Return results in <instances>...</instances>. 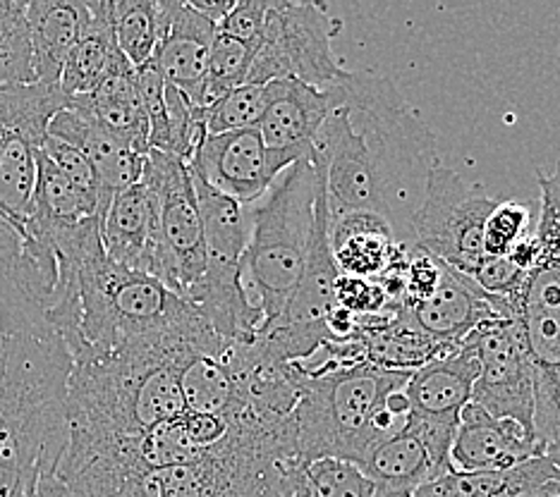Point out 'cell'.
I'll use <instances>...</instances> for the list:
<instances>
[{"mask_svg": "<svg viewBox=\"0 0 560 497\" xmlns=\"http://www.w3.org/2000/svg\"><path fill=\"white\" fill-rule=\"evenodd\" d=\"M56 257L0 215V497H27L68 448L72 354L50 326Z\"/></svg>", "mask_w": 560, "mask_h": 497, "instance_id": "obj_1", "label": "cell"}, {"mask_svg": "<svg viewBox=\"0 0 560 497\" xmlns=\"http://www.w3.org/2000/svg\"><path fill=\"white\" fill-rule=\"evenodd\" d=\"M330 88L336 106L316 139L328 213H376L402 247H415L417 211L441 165L436 134L388 76L350 72Z\"/></svg>", "mask_w": 560, "mask_h": 497, "instance_id": "obj_2", "label": "cell"}, {"mask_svg": "<svg viewBox=\"0 0 560 497\" xmlns=\"http://www.w3.org/2000/svg\"><path fill=\"white\" fill-rule=\"evenodd\" d=\"M54 253L58 265L70 268L78 285L80 323L78 335L68 344L72 356L108 352L137 338L213 333L195 304L156 277L108 259L101 223L84 227L70 245Z\"/></svg>", "mask_w": 560, "mask_h": 497, "instance_id": "obj_3", "label": "cell"}, {"mask_svg": "<svg viewBox=\"0 0 560 497\" xmlns=\"http://www.w3.org/2000/svg\"><path fill=\"white\" fill-rule=\"evenodd\" d=\"M295 368L300 400L292 418L302 462L342 459L354 466L378 442L372 424L381 404L412 376L374 364L342 366L330 354L316 366Z\"/></svg>", "mask_w": 560, "mask_h": 497, "instance_id": "obj_4", "label": "cell"}, {"mask_svg": "<svg viewBox=\"0 0 560 497\" xmlns=\"http://www.w3.org/2000/svg\"><path fill=\"white\" fill-rule=\"evenodd\" d=\"M326 182L322 156L292 163L249 211V245L245 251V283L264 313V328L273 326L295 289L307 263L316 223V199ZM259 330V333H261Z\"/></svg>", "mask_w": 560, "mask_h": 497, "instance_id": "obj_5", "label": "cell"}, {"mask_svg": "<svg viewBox=\"0 0 560 497\" xmlns=\"http://www.w3.org/2000/svg\"><path fill=\"white\" fill-rule=\"evenodd\" d=\"M342 22L326 3L269 0L264 29L247 84L298 80L314 88H330L348 80V70L334 56V38Z\"/></svg>", "mask_w": 560, "mask_h": 497, "instance_id": "obj_6", "label": "cell"}, {"mask_svg": "<svg viewBox=\"0 0 560 497\" xmlns=\"http://www.w3.org/2000/svg\"><path fill=\"white\" fill-rule=\"evenodd\" d=\"M499 206L481 185H467L453 168L439 165L429 177L427 194L415 218V247L472 275L489 257L483 253V227Z\"/></svg>", "mask_w": 560, "mask_h": 497, "instance_id": "obj_7", "label": "cell"}, {"mask_svg": "<svg viewBox=\"0 0 560 497\" xmlns=\"http://www.w3.org/2000/svg\"><path fill=\"white\" fill-rule=\"evenodd\" d=\"M142 182L156 197L161 245L171 265V289L185 299L207 271V247L192 175L180 158L149 151Z\"/></svg>", "mask_w": 560, "mask_h": 497, "instance_id": "obj_8", "label": "cell"}, {"mask_svg": "<svg viewBox=\"0 0 560 497\" xmlns=\"http://www.w3.org/2000/svg\"><path fill=\"white\" fill-rule=\"evenodd\" d=\"M475 352L479 378L472 402L493 418L515 421L534 436V368L517 321H489L463 342Z\"/></svg>", "mask_w": 560, "mask_h": 497, "instance_id": "obj_9", "label": "cell"}, {"mask_svg": "<svg viewBox=\"0 0 560 497\" xmlns=\"http://www.w3.org/2000/svg\"><path fill=\"white\" fill-rule=\"evenodd\" d=\"M290 161L264 144L259 130L203 134L187 168L219 194L242 206L259 203Z\"/></svg>", "mask_w": 560, "mask_h": 497, "instance_id": "obj_10", "label": "cell"}, {"mask_svg": "<svg viewBox=\"0 0 560 497\" xmlns=\"http://www.w3.org/2000/svg\"><path fill=\"white\" fill-rule=\"evenodd\" d=\"M101 241L108 259L156 277L171 289V265L161 245L156 197L142 180L113 197L101 221Z\"/></svg>", "mask_w": 560, "mask_h": 497, "instance_id": "obj_11", "label": "cell"}, {"mask_svg": "<svg viewBox=\"0 0 560 497\" xmlns=\"http://www.w3.org/2000/svg\"><path fill=\"white\" fill-rule=\"evenodd\" d=\"M266 86V108L257 130L264 144L290 163L316 161L322 127L336 106L334 88H314L298 80H273Z\"/></svg>", "mask_w": 560, "mask_h": 497, "instance_id": "obj_12", "label": "cell"}, {"mask_svg": "<svg viewBox=\"0 0 560 497\" xmlns=\"http://www.w3.org/2000/svg\"><path fill=\"white\" fill-rule=\"evenodd\" d=\"M219 27L185 0H159V44L151 58L165 84L201 108L209 50Z\"/></svg>", "mask_w": 560, "mask_h": 497, "instance_id": "obj_13", "label": "cell"}, {"mask_svg": "<svg viewBox=\"0 0 560 497\" xmlns=\"http://www.w3.org/2000/svg\"><path fill=\"white\" fill-rule=\"evenodd\" d=\"M48 137L72 144L92 163L98 182V221H104L113 197L142 180L147 153L137 151L125 139L106 130L104 125L96 122L84 110L68 104V108H62L50 120Z\"/></svg>", "mask_w": 560, "mask_h": 497, "instance_id": "obj_14", "label": "cell"}, {"mask_svg": "<svg viewBox=\"0 0 560 497\" xmlns=\"http://www.w3.org/2000/svg\"><path fill=\"white\" fill-rule=\"evenodd\" d=\"M400 313L445 350H457L479 326L501 318L472 277L445 263L434 295L415 306H400Z\"/></svg>", "mask_w": 560, "mask_h": 497, "instance_id": "obj_15", "label": "cell"}, {"mask_svg": "<svg viewBox=\"0 0 560 497\" xmlns=\"http://www.w3.org/2000/svg\"><path fill=\"white\" fill-rule=\"evenodd\" d=\"M546 454L537 438L515 421L493 418L479 404L469 402L455 428L451 464L463 474L508 471L527 459Z\"/></svg>", "mask_w": 560, "mask_h": 497, "instance_id": "obj_16", "label": "cell"}, {"mask_svg": "<svg viewBox=\"0 0 560 497\" xmlns=\"http://www.w3.org/2000/svg\"><path fill=\"white\" fill-rule=\"evenodd\" d=\"M328 241L340 275L381 280L405 271L415 247H402L388 221L369 211L328 213Z\"/></svg>", "mask_w": 560, "mask_h": 497, "instance_id": "obj_17", "label": "cell"}, {"mask_svg": "<svg viewBox=\"0 0 560 497\" xmlns=\"http://www.w3.org/2000/svg\"><path fill=\"white\" fill-rule=\"evenodd\" d=\"M477 378V356L467 344H460L457 350L417 368L407 380L405 394L415 416L431 421V424L457 428L463 410L472 402Z\"/></svg>", "mask_w": 560, "mask_h": 497, "instance_id": "obj_18", "label": "cell"}, {"mask_svg": "<svg viewBox=\"0 0 560 497\" xmlns=\"http://www.w3.org/2000/svg\"><path fill=\"white\" fill-rule=\"evenodd\" d=\"M185 412L233 418L252 412L249 394L235 356V344L223 352H192L180 366Z\"/></svg>", "mask_w": 560, "mask_h": 497, "instance_id": "obj_19", "label": "cell"}, {"mask_svg": "<svg viewBox=\"0 0 560 497\" xmlns=\"http://www.w3.org/2000/svg\"><path fill=\"white\" fill-rule=\"evenodd\" d=\"M362 474L374 483L376 490L415 493L424 483L451 474L431 452L422 426L410 414L405 426L381 440L358 464Z\"/></svg>", "mask_w": 560, "mask_h": 497, "instance_id": "obj_20", "label": "cell"}, {"mask_svg": "<svg viewBox=\"0 0 560 497\" xmlns=\"http://www.w3.org/2000/svg\"><path fill=\"white\" fill-rule=\"evenodd\" d=\"M70 106L92 115L96 122L125 139L137 151L149 153V122L142 98H139L137 70L122 54L113 60L110 70L94 92L70 98Z\"/></svg>", "mask_w": 560, "mask_h": 497, "instance_id": "obj_21", "label": "cell"}, {"mask_svg": "<svg viewBox=\"0 0 560 497\" xmlns=\"http://www.w3.org/2000/svg\"><path fill=\"white\" fill-rule=\"evenodd\" d=\"M84 0H27V27L36 84L60 86V72L78 42Z\"/></svg>", "mask_w": 560, "mask_h": 497, "instance_id": "obj_22", "label": "cell"}, {"mask_svg": "<svg viewBox=\"0 0 560 497\" xmlns=\"http://www.w3.org/2000/svg\"><path fill=\"white\" fill-rule=\"evenodd\" d=\"M192 185L203 227V247H207V271H242V268H245V251L249 245L252 227L247 206L219 194V191L211 189L207 182H201L197 175H192Z\"/></svg>", "mask_w": 560, "mask_h": 497, "instance_id": "obj_23", "label": "cell"}, {"mask_svg": "<svg viewBox=\"0 0 560 497\" xmlns=\"http://www.w3.org/2000/svg\"><path fill=\"white\" fill-rule=\"evenodd\" d=\"M84 5L80 36L60 72V92L68 98L92 94L120 54L113 36L110 0H84Z\"/></svg>", "mask_w": 560, "mask_h": 497, "instance_id": "obj_24", "label": "cell"}, {"mask_svg": "<svg viewBox=\"0 0 560 497\" xmlns=\"http://www.w3.org/2000/svg\"><path fill=\"white\" fill-rule=\"evenodd\" d=\"M553 478H558V469L549 457L541 454L508 471H481V474L451 471L419 486L412 497H520Z\"/></svg>", "mask_w": 560, "mask_h": 497, "instance_id": "obj_25", "label": "cell"}, {"mask_svg": "<svg viewBox=\"0 0 560 497\" xmlns=\"http://www.w3.org/2000/svg\"><path fill=\"white\" fill-rule=\"evenodd\" d=\"M36 153L39 149L20 137H10L0 151V215L18 229H24L32 215Z\"/></svg>", "mask_w": 560, "mask_h": 497, "instance_id": "obj_26", "label": "cell"}, {"mask_svg": "<svg viewBox=\"0 0 560 497\" xmlns=\"http://www.w3.org/2000/svg\"><path fill=\"white\" fill-rule=\"evenodd\" d=\"M374 483L342 459L302 462L288 478L283 497H374Z\"/></svg>", "mask_w": 560, "mask_h": 497, "instance_id": "obj_27", "label": "cell"}, {"mask_svg": "<svg viewBox=\"0 0 560 497\" xmlns=\"http://www.w3.org/2000/svg\"><path fill=\"white\" fill-rule=\"evenodd\" d=\"M113 36L135 70L154 58L159 44V0H110Z\"/></svg>", "mask_w": 560, "mask_h": 497, "instance_id": "obj_28", "label": "cell"}, {"mask_svg": "<svg viewBox=\"0 0 560 497\" xmlns=\"http://www.w3.org/2000/svg\"><path fill=\"white\" fill-rule=\"evenodd\" d=\"M254 56H257V48L254 46L240 42V38L225 32H215L209 50L201 108H207L213 100L231 94L233 88L247 84L254 66Z\"/></svg>", "mask_w": 560, "mask_h": 497, "instance_id": "obj_29", "label": "cell"}, {"mask_svg": "<svg viewBox=\"0 0 560 497\" xmlns=\"http://www.w3.org/2000/svg\"><path fill=\"white\" fill-rule=\"evenodd\" d=\"M0 84H36L27 0H0Z\"/></svg>", "mask_w": 560, "mask_h": 497, "instance_id": "obj_30", "label": "cell"}, {"mask_svg": "<svg viewBox=\"0 0 560 497\" xmlns=\"http://www.w3.org/2000/svg\"><path fill=\"white\" fill-rule=\"evenodd\" d=\"M266 108V86L242 84L231 94L199 108V118L207 134H225L240 130H257Z\"/></svg>", "mask_w": 560, "mask_h": 497, "instance_id": "obj_31", "label": "cell"}, {"mask_svg": "<svg viewBox=\"0 0 560 497\" xmlns=\"http://www.w3.org/2000/svg\"><path fill=\"white\" fill-rule=\"evenodd\" d=\"M534 201H499L483 227V253L487 257H508L522 239L534 233Z\"/></svg>", "mask_w": 560, "mask_h": 497, "instance_id": "obj_32", "label": "cell"}, {"mask_svg": "<svg viewBox=\"0 0 560 497\" xmlns=\"http://www.w3.org/2000/svg\"><path fill=\"white\" fill-rule=\"evenodd\" d=\"M539 218L534 225V239L539 247L537 268H560V161L549 175L539 173Z\"/></svg>", "mask_w": 560, "mask_h": 497, "instance_id": "obj_33", "label": "cell"}, {"mask_svg": "<svg viewBox=\"0 0 560 497\" xmlns=\"http://www.w3.org/2000/svg\"><path fill=\"white\" fill-rule=\"evenodd\" d=\"M336 306H340V309H346L358 318L396 316L400 311L396 304H390L386 289L381 287L378 280H364V277H350V275L338 277Z\"/></svg>", "mask_w": 560, "mask_h": 497, "instance_id": "obj_34", "label": "cell"}, {"mask_svg": "<svg viewBox=\"0 0 560 497\" xmlns=\"http://www.w3.org/2000/svg\"><path fill=\"white\" fill-rule=\"evenodd\" d=\"M42 153H46V156L54 161L62 173H66V177L72 185H78L82 191H86V194L98 199L96 173L92 168V163L82 156V151H78L68 142H62V139L46 134L44 144H42Z\"/></svg>", "mask_w": 560, "mask_h": 497, "instance_id": "obj_35", "label": "cell"}, {"mask_svg": "<svg viewBox=\"0 0 560 497\" xmlns=\"http://www.w3.org/2000/svg\"><path fill=\"white\" fill-rule=\"evenodd\" d=\"M441 271H443V261L415 247L410 251V259H407V268H405L402 306H415L434 295V289L439 287V280H441Z\"/></svg>", "mask_w": 560, "mask_h": 497, "instance_id": "obj_36", "label": "cell"}, {"mask_svg": "<svg viewBox=\"0 0 560 497\" xmlns=\"http://www.w3.org/2000/svg\"><path fill=\"white\" fill-rule=\"evenodd\" d=\"M266 10H269V0H237L231 15L219 24V32L231 34L240 38V42L257 48L264 29Z\"/></svg>", "mask_w": 560, "mask_h": 497, "instance_id": "obj_37", "label": "cell"}, {"mask_svg": "<svg viewBox=\"0 0 560 497\" xmlns=\"http://www.w3.org/2000/svg\"><path fill=\"white\" fill-rule=\"evenodd\" d=\"M189 3H192V8L197 10V12H201L203 17L207 20H211L215 27H219V24L231 15V10L235 8V3L237 0H213V3H203V0H189Z\"/></svg>", "mask_w": 560, "mask_h": 497, "instance_id": "obj_38", "label": "cell"}, {"mask_svg": "<svg viewBox=\"0 0 560 497\" xmlns=\"http://www.w3.org/2000/svg\"><path fill=\"white\" fill-rule=\"evenodd\" d=\"M520 497H560V490H558V478L544 483V486H537L532 488L527 493H522Z\"/></svg>", "mask_w": 560, "mask_h": 497, "instance_id": "obj_39", "label": "cell"}, {"mask_svg": "<svg viewBox=\"0 0 560 497\" xmlns=\"http://www.w3.org/2000/svg\"><path fill=\"white\" fill-rule=\"evenodd\" d=\"M546 457H549L551 462L556 464V469L560 471V442H558V445H553V448L546 450Z\"/></svg>", "mask_w": 560, "mask_h": 497, "instance_id": "obj_40", "label": "cell"}, {"mask_svg": "<svg viewBox=\"0 0 560 497\" xmlns=\"http://www.w3.org/2000/svg\"><path fill=\"white\" fill-rule=\"evenodd\" d=\"M374 497H412V493H400V490H374Z\"/></svg>", "mask_w": 560, "mask_h": 497, "instance_id": "obj_41", "label": "cell"}, {"mask_svg": "<svg viewBox=\"0 0 560 497\" xmlns=\"http://www.w3.org/2000/svg\"><path fill=\"white\" fill-rule=\"evenodd\" d=\"M558 490H560V471H558Z\"/></svg>", "mask_w": 560, "mask_h": 497, "instance_id": "obj_42", "label": "cell"}]
</instances>
